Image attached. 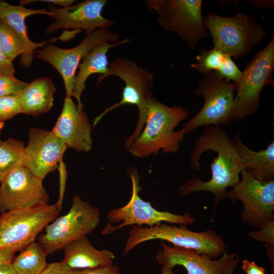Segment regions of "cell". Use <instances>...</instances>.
<instances>
[{
    "mask_svg": "<svg viewBox=\"0 0 274 274\" xmlns=\"http://www.w3.org/2000/svg\"><path fill=\"white\" fill-rule=\"evenodd\" d=\"M208 150L217 153L211 165V179L203 181L198 177H193L179 188L178 193L186 196L194 192H210L214 196L215 208L219 201L226 197L227 188H232L239 183L244 165L227 134L220 126H206L202 134L195 140L190 157V164L193 169H201L200 157Z\"/></svg>",
    "mask_w": 274,
    "mask_h": 274,
    "instance_id": "6da1fadb",
    "label": "cell"
},
{
    "mask_svg": "<svg viewBox=\"0 0 274 274\" xmlns=\"http://www.w3.org/2000/svg\"><path fill=\"white\" fill-rule=\"evenodd\" d=\"M148 111L145 128L128 148L138 158L164 153H176L179 150L184 133L175 131L180 123L188 118L189 112L178 106L168 107L151 94L148 99Z\"/></svg>",
    "mask_w": 274,
    "mask_h": 274,
    "instance_id": "7a4b0ae2",
    "label": "cell"
},
{
    "mask_svg": "<svg viewBox=\"0 0 274 274\" xmlns=\"http://www.w3.org/2000/svg\"><path fill=\"white\" fill-rule=\"evenodd\" d=\"M108 69L106 75L97 78V84L111 76L119 78L125 84L122 97L119 102L105 110L95 119L93 124L95 125L106 114L122 105L136 106L139 110V119L133 133L126 141L124 147L128 149L145 126L148 111V99L153 94V75L134 61L123 57H117L109 63Z\"/></svg>",
    "mask_w": 274,
    "mask_h": 274,
    "instance_id": "3957f363",
    "label": "cell"
},
{
    "mask_svg": "<svg viewBox=\"0 0 274 274\" xmlns=\"http://www.w3.org/2000/svg\"><path fill=\"white\" fill-rule=\"evenodd\" d=\"M203 19L214 46L236 59L245 56L266 33L254 17L246 13L224 17L210 12Z\"/></svg>",
    "mask_w": 274,
    "mask_h": 274,
    "instance_id": "277c9868",
    "label": "cell"
},
{
    "mask_svg": "<svg viewBox=\"0 0 274 274\" xmlns=\"http://www.w3.org/2000/svg\"><path fill=\"white\" fill-rule=\"evenodd\" d=\"M123 254L148 241L160 239L175 246L191 249L211 258H218L226 252L221 235L211 230L197 232L189 230L185 225L180 227L160 223L153 226H133L128 232Z\"/></svg>",
    "mask_w": 274,
    "mask_h": 274,
    "instance_id": "5b68a950",
    "label": "cell"
},
{
    "mask_svg": "<svg viewBox=\"0 0 274 274\" xmlns=\"http://www.w3.org/2000/svg\"><path fill=\"white\" fill-rule=\"evenodd\" d=\"M235 84L211 72L204 74L195 92L204 99L203 107L182 130L188 134L198 127L207 125L230 126L234 117Z\"/></svg>",
    "mask_w": 274,
    "mask_h": 274,
    "instance_id": "8992f818",
    "label": "cell"
},
{
    "mask_svg": "<svg viewBox=\"0 0 274 274\" xmlns=\"http://www.w3.org/2000/svg\"><path fill=\"white\" fill-rule=\"evenodd\" d=\"M148 9L157 15V22L166 31L176 33L193 50L208 36L201 0H147Z\"/></svg>",
    "mask_w": 274,
    "mask_h": 274,
    "instance_id": "52a82bcc",
    "label": "cell"
},
{
    "mask_svg": "<svg viewBox=\"0 0 274 274\" xmlns=\"http://www.w3.org/2000/svg\"><path fill=\"white\" fill-rule=\"evenodd\" d=\"M100 221L99 210L75 195L68 212L48 224L44 228V233L38 236V242L48 255H51L92 232Z\"/></svg>",
    "mask_w": 274,
    "mask_h": 274,
    "instance_id": "ba28073f",
    "label": "cell"
},
{
    "mask_svg": "<svg viewBox=\"0 0 274 274\" xmlns=\"http://www.w3.org/2000/svg\"><path fill=\"white\" fill-rule=\"evenodd\" d=\"M60 210L57 204L12 210L0 215V249L20 251L35 242L45 227L55 220Z\"/></svg>",
    "mask_w": 274,
    "mask_h": 274,
    "instance_id": "9c48e42d",
    "label": "cell"
},
{
    "mask_svg": "<svg viewBox=\"0 0 274 274\" xmlns=\"http://www.w3.org/2000/svg\"><path fill=\"white\" fill-rule=\"evenodd\" d=\"M274 38L257 52L245 66L240 80L235 84L234 117L243 119L255 114L260 106V94L267 85H274Z\"/></svg>",
    "mask_w": 274,
    "mask_h": 274,
    "instance_id": "30bf717a",
    "label": "cell"
},
{
    "mask_svg": "<svg viewBox=\"0 0 274 274\" xmlns=\"http://www.w3.org/2000/svg\"><path fill=\"white\" fill-rule=\"evenodd\" d=\"M128 173L132 183V193L128 203L120 208L113 209L108 212L107 218L112 223H119L113 226L108 223L101 234H110L126 226L146 225L149 227L166 222L181 225H188L195 221L189 214H174L168 212L159 211L154 208L150 202L142 199L139 195L141 187L139 185L140 176L135 168H129Z\"/></svg>",
    "mask_w": 274,
    "mask_h": 274,
    "instance_id": "8fae6325",
    "label": "cell"
},
{
    "mask_svg": "<svg viewBox=\"0 0 274 274\" xmlns=\"http://www.w3.org/2000/svg\"><path fill=\"white\" fill-rule=\"evenodd\" d=\"M241 175L242 180L227 192L226 197L232 202L239 200L243 203V222L259 229L274 221V179L260 181L244 169Z\"/></svg>",
    "mask_w": 274,
    "mask_h": 274,
    "instance_id": "7c38bea8",
    "label": "cell"
},
{
    "mask_svg": "<svg viewBox=\"0 0 274 274\" xmlns=\"http://www.w3.org/2000/svg\"><path fill=\"white\" fill-rule=\"evenodd\" d=\"M119 36L109 28H99L86 35L77 46L62 49L48 44L34 52L36 58L52 65L60 74L63 81L66 97H72L75 72L80 61L94 48L102 43H117Z\"/></svg>",
    "mask_w": 274,
    "mask_h": 274,
    "instance_id": "4fadbf2b",
    "label": "cell"
},
{
    "mask_svg": "<svg viewBox=\"0 0 274 274\" xmlns=\"http://www.w3.org/2000/svg\"><path fill=\"white\" fill-rule=\"evenodd\" d=\"M42 182L23 165L13 169L0 182V213L48 204Z\"/></svg>",
    "mask_w": 274,
    "mask_h": 274,
    "instance_id": "5bb4252c",
    "label": "cell"
},
{
    "mask_svg": "<svg viewBox=\"0 0 274 274\" xmlns=\"http://www.w3.org/2000/svg\"><path fill=\"white\" fill-rule=\"evenodd\" d=\"M160 245L162 250L156 254L157 261L172 269L176 265L183 266L187 274H232L239 262L235 253L226 252L219 259L212 260L193 249L169 246L164 241L161 240Z\"/></svg>",
    "mask_w": 274,
    "mask_h": 274,
    "instance_id": "9a60e30c",
    "label": "cell"
},
{
    "mask_svg": "<svg viewBox=\"0 0 274 274\" xmlns=\"http://www.w3.org/2000/svg\"><path fill=\"white\" fill-rule=\"evenodd\" d=\"M107 0H86L67 8L48 7V16L53 21L45 32L52 33L61 29L84 30L89 35L99 28H109L116 22L105 17L102 11Z\"/></svg>",
    "mask_w": 274,
    "mask_h": 274,
    "instance_id": "2e32d148",
    "label": "cell"
},
{
    "mask_svg": "<svg viewBox=\"0 0 274 274\" xmlns=\"http://www.w3.org/2000/svg\"><path fill=\"white\" fill-rule=\"evenodd\" d=\"M28 143L23 150V166L42 181L58 167L67 148L52 132L30 128Z\"/></svg>",
    "mask_w": 274,
    "mask_h": 274,
    "instance_id": "e0dca14e",
    "label": "cell"
},
{
    "mask_svg": "<svg viewBox=\"0 0 274 274\" xmlns=\"http://www.w3.org/2000/svg\"><path fill=\"white\" fill-rule=\"evenodd\" d=\"M51 132L67 147L88 153L92 148V126L86 113L65 97L61 113Z\"/></svg>",
    "mask_w": 274,
    "mask_h": 274,
    "instance_id": "ac0fdd59",
    "label": "cell"
},
{
    "mask_svg": "<svg viewBox=\"0 0 274 274\" xmlns=\"http://www.w3.org/2000/svg\"><path fill=\"white\" fill-rule=\"evenodd\" d=\"M35 14L48 16V11L45 9H28L20 5L14 6L5 1L0 2V19L10 25L24 42L26 49L21 55L20 62L24 67H29L32 63L36 50L43 48L48 42H54L57 40L53 38L39 43L30 40L27 35L25 19L27 17Z\"/></svg>",
    "mask_w": 274,
    "mask_h": 274,
    "instance_id": "d6986e66",
    "label": "cell"
},
{
    "mask_svg": "<svg viewBox=\"0 0 274 274\" xmlns=\"http://www.w3.org/2000/svg\"><path fill=\"white\" fill-rule=\"evenodd\" d=\"M129 39H125L120 42L111 44L110 42L102 43L91 51L82 60L78 67L79 72L76 75L71 96L77 100V107L79 111L83 110V105L81 102V96L86 87V81L92 74H99L98 78L106 75L108 72L109 61L107 53L114 47L128 43Z\"/></svg>",
    "mask_w": 274,
    "mask_h": 274,
    "instance_id": "ffe728a7",
    "label": "cell"
},
{
    "mask_svg": "<svg viewBox=\"0 0 274 274\" xmlns=\"http://www.w3.org/2000/svg\"><path fill=\"white\" fill-rule=\"evenodd\" d=\"M63 260L72 269H84L113 264V252L97 250L87 236L81 237L67 245L63 249Z\"/></svg>",
    "mask_w": 274,
    "mask_h": 274,
    "instance_id": "44dd1931",
    "label": "cell"
},
{
    "mask_svg": "<svg viewBox=\"0 0 274 274\" xmlns=\"http://www.w3.org/2000/svg\"><path fill=\"white\" fill-rule=\"evenodd\" d=\"M237 131L231 140L244 165V170L260 181H266L274 178V142L264 149L254 151L244 144Z\"/></svg>",
    "mask_w": 274,
    "mask_h": 274,
    "instance_id": "7402d4cb",
    "label": "cell"
},
{
    "mask_svg": "<svg viewBox=\"0 0 274 274\" xmlns=\"http://www.w3.org/2000/svg\"><path fill=\"white\" fill-rule=\"evenodd\" d=\"M56 88L51 78L41 77L28 83L18 95L23 113L35 117L48 112Z\"/></svg>",
    "mask_w": 274,
    "mask_h": 274,
    "instance_id": "603a6c76",
    "label": "cell"
},
{
    "mask_svg": "<svg viewBox=\"0 0 274 274\" xmlns=\"http://www.w3.org/2000/svg\"><path fill=\"white\" fill-rule=\"evenodd\" d=\"M12 265L17 274H41L48 263L47 251L40 243L34 242L19 251Z\"/></svg>",
    "mask_w": 274,
    "mask_h": 274,
    "instance_id": "cb8c5ba5",
    "label": "cell"
},
{
    "mask_svg": "<svg viewBox=\"0 0 274 274\" xmlns=\"http://www.w3.org/2000/svg\"><path fill=\"white\" fill-rule=\"evenodd\" d=\"M24 143L10 138L0 146V182L11 171L23 165Z\"/></svg>",
    "mask_w": 274,
    "mask_h": 274,
    "instance_id": "d4e9b609",
    "label": "cell"
},
{
    "mask_svg": "<svg viewBox=\"0 0 274 274\" xmlns=\"http://www.w3.org/2000/svg\"><path fill=\"white\" fill-rule=\"evenodd\" d=\"M230 55L218 48L200 50L196 56V62L191 64L195 71L202 74L214 72L219 73Z\"/></svg>",
    "mask_w": 274,
    "mask_h": 274,
    "instance_id": "484cf974",
    "label": "cell"
},
{
    "mask_svg": "<svg viewBox=\"0 0 274 274\" xmlns=\"http://www.w3.org/2000/svg\"><path fill=\"white\" fill-rule=\"evenodd\" d=\"M0 48L12 61L25 51L24 42L7 23L0 19Z\"/></svg>",
    "mask_w": 274,
    "mask_h": 274,
    "instance_id": "4316f807",
    "label": "cell"
},
{
    "mask_svg": "<svg viewBox=\"0 0 274 274\" xmlns=\"http://www.w3.org/2000/svg\"><path fill=\"white\" fill-rule=\"evenodd\" d=\"M20 113L23 111L18 96L0 97V131L6 121Z\"/></svg>",
    "mask_w": 274,
    "mask_h": 274,
    "instance_id": "83f0119b",
    "label": "cell"
},
{
    "mask_svg": "<svg viewBox=\"0 0 274 274\" xmlns=\"http://www.w3.org/2000/svg\"><path fill=\"white\" fill-rule=\"evenodd\" d=\"M27 84L17 79L14 75L0 74V97L18 96Z\"/></svg>",
    "mask_w": 274,
    "mask_h": 274,
    "instance_id": "f1b7e54d",
    "label": "cell"
},
{
    "mask_svg": "<svg viewBox=\"0 0 274 274\" xmlns=\"http://www.w3.org/2000/svg\"><path fill=\"white\" fill-rule=\"evenodd\" d=\"M259 229L258 231L250 232L249 235L255 240L273 245L274 244V221L267 223Z\"/></svg>",
    "mask_w": 274,
    "mask_h": 274,
    "instance_id": "f546056e",
    "label": "cell"
},
{
    "mask_svg": "<svg viewBox=\"0 0 274 274\" xmlns=\"http://www.w3.org/2000/svg\"><path fill=\"white\" fill-rule=\"evenodd\" d=\"M72 274H122L118 266L113 264L93 268L72 269Z\"/></svg>",
    "mask_w": 274,
    "mask_h": 274,
    "instance_id": "4dcf8cb0",
    "label": "cell"
},
{
    "mask_svg": "<svg viewBox=\"0 0 274 274\" xmlns=\"http://www.w3.org/2000/svg\"><path fill=\"white\" fill-rule=\"evenodd\" d=\"M41 274H72V269L62 260L48 263Z\"/></svg>",
    "mask_w": 274,
    "mask_h": 274,
    "instance_id": "1f68e13d",
    "label": "cell"
},
{
    "mask_svg": "<svg viewBox=\"0 0 274 274\" xmlns=\"http://www.w3.org/2000/svg\"><path fill=\"white\" fill-rule=\"evenodd\" d=\"M58 168L60 174V191L59 199L56 203L57 204L58 209L61 210L63 194L65 190V181L67 177V172L66 170L65 165L62 160L60 161Z\"/></svg>",
    "mask_w": 274,
    "mask_h": 274,
    "instance_id": "d6a6232c",
    "label": "cell"
},
{
    "mask_svg": "<svg viewBox=\"0 0 274 274\" xmlns=\"http://www.w3.org/2000/svg\"><path fill=\"white\" fill-rule=\"evenodd\" d=\"M15 73L12 61L2 52L0 48V74L12 75Z\"/></svg>",
    "mask_w": 274,
    "mask_h": 274,
    "instance_id": "836d02e7",
    "label": "cell"
},
{
    "mask_svg": "<svg viewBox=\"0 0 274 274\" xmlns=\"http://www.w3.org/2000/svg\"><path fill=\"white\" fill-rule=\"evenodd\" d=\"M242 269L246 274H266L264 268L258 265L254 261L247 259L243 261Z\"/></svg>",
    "mask_w": 274,
    "mask_h": 274,
    "instance_id": "e575fe53",
    "label": "cell"
},
{
    "mask_svg": "<svg viewBox=\"0 0 274 274\" xmlns=\"http://www.w3.org/2000/svg\"><path fill=\"white\" fill-rule=\"evenodd\" d=\"M42 2L45 3H49L52 4V5L58 6L61 8H67L73 5L74 3L76 2L75 0H40V1H34V0H24L20 1L19 3L21 6H24V5L29 4L32 2Z\"/></svg>",
    "mask_w": 274,
    "mask_h": 274,
    "instance_id": "d590c367",
    "label": "cell"
},
{
    "mask_svg": "<svg viewBox=\"0 0 274 274\" xmlns=\"http://www.w3.org/2000/svg\"><path fill=\"white\" fill-rule=\"evenodd\" d=\"M16 252L11 249H0V265L12 263Z\"/></svg>",
    "mask_w": 274,
    "mask_h": 274,
    "instance_id": "8d00e7d4",
    "label": "cell"
},
{
    "mask_svg": "<svg viewBox=\"0 0 274 274\" xmlns=\"http://www.w3.org/2000/svg\"><path fill=\"white\" fill-rule=\"evenodd\" d=\"M249 4L258 8H268L273 6L274 1L272 0H252Z\"/></svg>",
    "mask_w": 274,
    "mask_h": 274,
    "instance_id": "74e56055",
    "label": "cell"
},
{
    "mask_svg": "<svg viewBox=\"0 0 274 274\" xmlns=\"http://www.w3.org/2000/svg\"><path fill=\"white\" fill-rule=\"evenodd\" d=\"M0 274H17L11 263L0 265Z\"/></svg>",
    "mask_w": 274,
    "mask_h": 274,
    "instance_id": "f35d334b",
    "label": "cell"
},
{
    "mask_svg": "<svg viewBox=\"0 0 274 274\" xmlns=\"http://www.w3.org/2000/svg\"><path fill=\"white\" fill-rule=\"evenodd\" d=\"M162 274H175L173 271V269L166 266H162Z\"/></svg>",
    "mask_w": 274,
    "mask_h": 274,
    "instance_id": "ab89813d",
    "label": "cell"
},
{
    "mask_svg": "<svg viewBox=\"0 0 274 274\" xmlns=\"http://www.w3.org/2000/svg\"><path fill=\"white\" fill-rule=\"evenodd\" d=\"M0 132H1V131H0ZM2 142L3 141H2L0 139V146L1 145Z\"/></svg>",
    "mask_w": 274,
    "mask_h": 274,
    "instance_id": "60d3db41",
    "label": "cell"
},
{
    "mask_svg": "<svg viewBox=\"0 0 274 274\" xmlns=\"http://www.w3.org/2000/svg\"><path fill=\"white\" fill-rule=\"evenodd\" d=\"M0 2H1V1H0Z\"/></svg>",
    "mask_w": 274,
    "mask_h": 274,
    "instance_id": "b9f144b4",
    "label": "cell"
}]
</instances>
